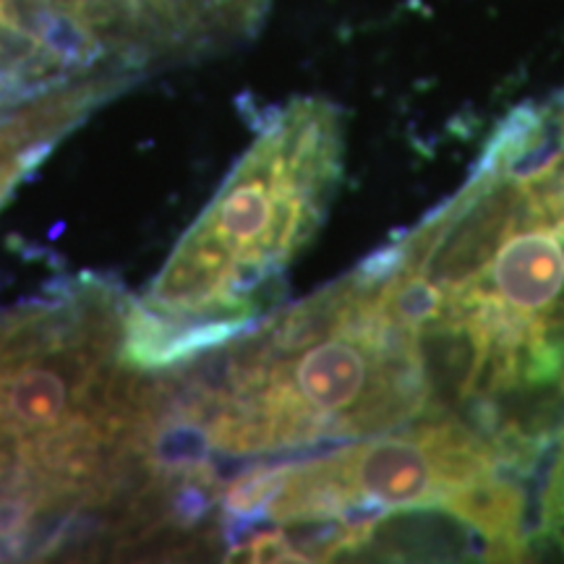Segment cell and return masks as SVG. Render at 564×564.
Returning a JSON list of instances; mask_svg holds the SVG:
<instances>
[{"label": "cell", "instance_id": "obj_1", "mask_svg": "<svg viewBox=\"0 0 564 564\" xmlns=\"http://www.w3.org/2000/svg\"><path fill=\"white\" fill-rule=\"evenodd\" d=\"M343 126L324 100L267 121L139 303L175 324L251 319L257 288L312 241L340 175Z\"/></svg>", "mask_w": 564, "mask_h": 564}, {"label": "cell", "instance_id": "obj_2", "mask_svg": "<svg viewBox=\"0 0 564 564\" xmlns=\"http://www.w3.org/2000/svg\"><path fill=\"white\" fill-rule=\"evenodd\" d=\"M352 502L348 528L373 523V512L440 507L447 497L434 457L415 432L387 434L327 455Z\"/></svg>", "mask_w": 564, "mask_h": 564}, {"label": "cell", "instance_id": "obj_3", "mask_svg": "<svg viewBox=\"0 0 564 564\" xmlns=\"http://www.w3.org/2000/svg\"><path fill=\"white\" fill-rule=\"evenodd\" d=\"M476 285L525 319L564 322V241L556 225L525 199L518 225L507 232Z\"/></svg>", "mask_w": 564, "mask_h": 564}, {"label": "cell", "instance_id": "obj_4", "mask_svg": "<svg viewBox=\"0 0 564 564\" xmlns=\"http://www.w3.org/2000/svg\"><path fill=\"white\" fill-rule=\"evenodd\" d=\"M440 505L484 535L486 552L497 560H518L523 554V491L499 474L447 494Z\"/></svg>", "mask_w": 564, "mask_h": 564}, {"label": "cell", "instance_id": "obj_5", "mask_svg": "<svg viewBox=\"0 0 564 564\" xmlns=\"http://www.w3.org/2000/svg\"><path fill=\"white\" fill-rule=\"evenodd\" d=\"M228 560H246V562H306V556L293 546L291 535L274 533H257L249 541H241L228 552Z\"/></svg>", "mask_w": 564, "mask_h": 564}, {"label": "cell", "instance_id": "obj_6", "mask_svg": "<svg viewBox=\"0 0 564 564\" xmlns=\"http://www.w3.org/2000/svg\"><path fill=\"white\" fill-rule=\"evenodd\" d=\"M264 3H267V0H264Z\"/></svg>", "mask_w": 564, "mask_h": 564}]
</instances>
